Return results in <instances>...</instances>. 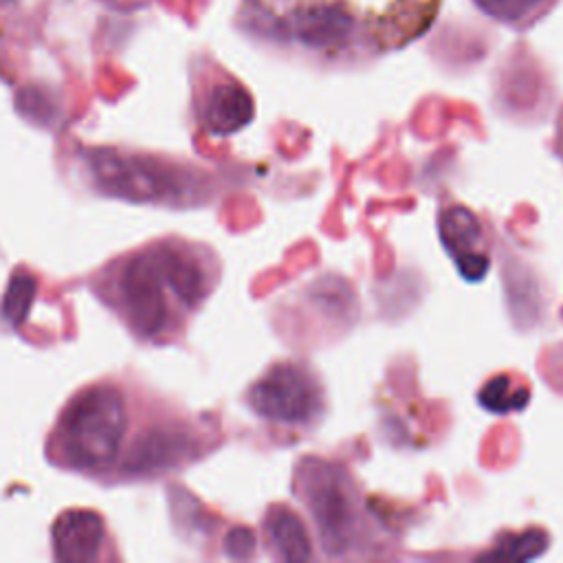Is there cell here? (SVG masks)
<instances>
[{
	"label": "cell",
	"mask_w": 563,
	"mask_h": 563,
	"mask_svg": "<svg viewBox=\"0 0 563 563\" xmlns=\"http://www.w3.org/2000/svg\"><path fill=\"white\" fill-rule=\"evenodd\" d=\"M218 279L220 262L209 246L165 240L128 255L110 277L108 297L139 336L158 339L176 332Z\"/></svg>",
	"instance_id": "6da1fadb"
},
{
	"label": "cell",
	"mask_w": 563,
	"mask_h": 563,
	"mask_svg": "<svg viewBox=\"0 0 563 563\" xmlns=\"http://www.w3.org/2000/svg\"><path fill=\"white\" fill-rule=\"evenodd\" d=\"M240 9L257 42L317 68L356 66L378 53L347 0H244Z\"/></svg>",
	"instance_id": "7a4b0ae2"
},
{
	"label": "cell",
	"mask_w": 563,
	"mask_h": 563,
	"mask_svg": "<svg viewBox=\"0 0 563 563\" xmlns=\"http://www.w3.org/2000/svg\"><path fill=\"white\" fill-rule=\"evenodd\" d=\"M290 490L319 548V559L358 561L387 556L389 534L372 512L347 464L301 455L292 466Z\"/></svg>",
	"instance_id": "3957f363"
},
{
	"label": "cell",
	"mask_w": 563,
	"mask_h": 563,
	"mask_svg": "<svg viewBox=\"0 0 563 563\" xmlns=\"http://www.w3.org/2000/svg\"><path fill=\"white\" fill-rule=\"evenodd\" d=\"M242 398L255 418L286 438L317 431L330 411L321 374L301 358L273 361L249 383Z\"/></svg>",
	"instance_id": "277c9868"
},
{
	"label": "cell",
	"mask_w": 563,
	"mask_h": 563,
	"mask_svg": "<svg viewBox=\"0 0 563 563\" xmlns=\"http://www.w3.org/2000/svg\"><path fill=\"white\" fill-rule=\"evenodd\" d=\"M125 405L114 387L92 385L79 391L62 411L53 440L57 455L77 471H103L123 442Z\"/></svg>",
	"instance_id": "5b68a950"
},
{
	"label": "cell",
	"mask_w": 563,
	"mask_h": 563,
	"mask_svg": "<svg viewBox=\"0 0 563 563\" xmlns=\"http://www.w3.org/2000/svg\"><path fill=\"white\" fill-rule=\"evenodd\" d=\"M438 240L466 284H479L493 264V231L488 220L473 207L442 198L435 213Z\"/></svg>",
	"instance_id": "8992f818"
},
{
	"label": "cell",
	"mask_w": 563,
	"mask_h": 563,
	"mask_svg": "<svg viewBox=\"0 0 563 563\" xmlns=\"http://www.w3.org/2000/svg\"><path fill=\"white\" fill-rule=\"evenodd\" d=\"M194 110L207 134L231 136L255 119V99L238 77L207 62L196 79Z\"/></svg>",
	"instance_id": "52a82bcc"
},
{
	"label": "cell",
	"mask_w": 563,
	"mask_h": 563,
	"mask_svg": "<svg viewBox=\"0 0 563 563\" xmlns=\"http://www.w3.org/2000/svg\"><path fill=\"white\" fill-rule=\"evenodd\" d=\"M260 534L268 556L275 561L319 559V552H314L317 545L308 519L284 501L266 506L260 521Z\"/></svg>",
	"instance_id": "ba28073f"
},
{
	"label": "cell",
	"mask_w": 563,
	"mask_h": 563,
	"mask_svg": "<svg viewBox=\"0 0 563 563\" xmlns=\"http://www.w3.org/2000/svg\"><path fill=\"white\" fill-rule=\"evenodd\" d=\"M440 0H394L367 24L376 51H394L420 37L438 13Z\"/></svg>",
	"instance_id": "9c48e42d"
},
{
	"label": "cell",
	"mask_w": 563,
	"mask_h": 563,
	"mask_svg": "<svg viewBox=\"0 0 563 563\" xmlns=\"http://www.w3.org/2000/svg\"><path fill=\"white\" fill-rule=\"evenodd\" d=\"M53 548L59 561H95L101 552L106 528L92 510H66L53 523Z\"/></svg>",
	"instance_id": "30bf717a"
},
{
	"label": "cell",
	"mask_w": 563,
	"mask_h": 563,
	"mask_svg": "<svg viewBox=\"0 0 563 563\" xmlns=\"http://www.w3.org/2000/svg\"><path fill=\"white\" fill-rule=\"evenodd\" d=\"M475 398L482 409L506 416L512 411H523L532 398V389L523 374L497 372L479 385Z\"/></svg>",
	"instance_id": "8fae6325"
},
{
	"label": "cell",
	"mask_w": 563,
	"mask_h": 563,
	"mask_svg": "<svg viewBox=\"0 0 563 563\" xmlns=\"http://www.w3.org/2000/svg\"><path fill=\"white\" fill-rule=\"evenodd\" d=\"M471 2L488 20L512 26V29H528L554 4V0H471Z\"/></svg>",
	"instance_id": "7c38bea8"
},
{
	"label": "cell",
	"mask_w": 563,
	"mask_h": 563,
	"mask_svg": "<svg viewBox=\"0 0 563 563\" xmlns=\"http://www.w3.org/2000/svg\"><path fill=\"white\" fill-rule=\"evenodd\" d=\"M534 367L548 391L563 398V339H554L541 345L534 358Z\"/></svg>",
	"instance_id": "4fadbf2b"
},
{
	"label": "cell",
	"mask_w": 563,
	"mask_h": 563,
	"mask_svg": "<svg viewBox=\"0 0 563 563\" xmlns=\"http://www.w3.org/2000/svg\"><path fill=\"white\" fill-rule=\"evenodd\" d=\"M550 147L552 154L556 156V161L563 165V106L554 119V130H552V139H550Z\"/></svg>",
	"instance_id": "5bb4252c"
},
{
	"label": "cell",
	"mask_w": 563,
	"mask_h": 563,
	"mask_svg": "<svg viewBox=\"0 0 563 563\" xmlns=\"http://www.w3.org/2000/svg\"><path fill=\"white\" fill-rule=\"evenodd\" d=\"M9 2H13V0H0V4H9Z\"/></svg>",
	"instance_id": "9a60e30c"
}]
</instances>
